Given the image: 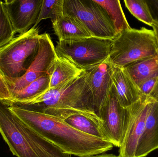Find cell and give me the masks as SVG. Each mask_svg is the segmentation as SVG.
Wrapping results in <instances>:
<instances>
[{
  "label": "cell",
  "instance_id": "9c48e42d",
  "mask_svg": "<svg viewBox=\"0 0 158 157\" xmlns=\"http://www.w3.org/2000/svg\"><path fill=\"white\" fill-rule=\"evenodd\" d=\"M131 117L130 108L121 106L112 85L99 112L102 129L107 141L120 147L126 133Z\"/></svg>",
  "mask_w": 158,
  "mask_h": 157
},
{
  "label": "cell",
  "instance_id": "603a6c76",
  "mask_svg": "<svg viewBox=\"0 0 158 157\" xmlns=\"http://www.w3.org/2000/svg\"><path fill=\"white\" fill-rule=\"evenodd\" d=\"M15 33L5 4L0 1V49L14 38Z\"/></svg>",
  "mask_w": 158,
  "mask_h": 157
},
{
  "label": "cell",
  "instance_id": "6da1fadb",
  "mask_svg": "<svg viewBox=\"0 0 158 157\" xmlns=\"http://www.w3.org/2000/svg\"><path fill=\"white\" fill-rule=\"evenodd\" d=\"M9 109L22 122L69 155L92 157L113 148L108 141L81 132L63 120L43 112L12 104Z\"/></svg>",
  "mask_w": 158,
  "mask_h": 157
},
{
  "label": "cell",
  "instance_id": "5b68a950",
  "mask_svg": "<svg viewBox=\"0 0 158 157\" xmlns=\"http://www.w3.org/2000/svg\"><path fill=\"white\" fill-rule=\"evenodd\" d=\"M39 29L32 27L0 49V72L5 77H22L31 65L39 49Z\"/></svg>",
  "mask_w": 158,
  "mask_h": 157
},
{
  "label": "cell",
  "instance_id": "7a4b0ae2",
  "mask_svg": "<svg viewBox=\"0 0 158 157\" xmlns=\"http://www.w3.org/2000/svg\"><path fill=\"white\" fill-rule=\"evenodd\" d=\"M0 133L17 157H72L26 125L0 101Z\"/></svg>",
  "mask_w": 158,
  "mask_h": 157
},
{
  "label": "cell",
  "instance_id": "cb8c5ba5",
  "mask_svg": "<svg viewBox=\"0 0 158 157\" xmlns=\"http://www.w3.org/2000/svg\"><path fill=\"white\" fill-rule=\"evenodd\" d=\"M158 77H153L145 80L138 86L140 93V99H146L149 98L150 94L156 84Z\"/></svg>",
  "mask_w": 158,
  "mask_h": 157
},
{
  "label": "cell",
  "instance_id": "52a82bcc",
  "mask_svg": "<svg viewBox=\"0 0 158 157\" xmlns=\"http://www.w3.org/2000/svg\"><path fill=\"white\" fill-rule=\"evenodd\" d=\"M64 13L76 18L93 37L113 40L117 36L107 14L94 0H64Z\"/></svg>",
  "mask_w": 158,
  "mask_h": 157
},
{
  "label": "cell",
  "instance_id": "7402d4cb",
  "mask_svg": "<svg viewBox=\"0 0 158 157\" xmlns=\"http://www.w3.org/2000/svg\"><path fill=\"white\" fill-rule=\"evenodd\" d=\"M64 0H43L40 11L34 27L42 20L50 18L52 23L64 14Z\"/></svg>",
  "mask_w": 158,
  "mask_h": 157
},
{
  "label": "cell",
  "instance_id": "ba28073f",
  "mask_svg": "<svg viewBox=\"0 0 158 157\" xmlns=\"http://www.w3.org/2000/svg\"><path fill=\"white\" fill-rule=\"evenodd\" d=\"M38 53L31 65L22 77L12 79L5 77L12 97L40 77L50 74L57 57L55 47L49 34H40Z\"/></svg>",
  "mask_w": 158,
  "mask_h": 157
},
{
  "label": "cell",
  "instance_id": "4316f807",
  "mask_svg": "<svg viewBox=\"0 0 158 157\" xmlns=\"http://www.w3.org/2000/svg\"><path fill=\"white\" fill-rule=\"evenodd\" d=\"M152 27L153 28V30L156 34L158 44V25L156 23V21ZM149 98H152L154 100L158 101V80L150 94Z\"/></svg>",
  "mask_w": 158,
  "mask_h": 157
},
{
  "label": "cell",
  "instance_id": "ffe728a7",
  "mask_svg": "<svg viewBox=\"0 0 158 157\" xmlns=\"http://www.w3.org/2000/svg\"><path fill=\"white\" fill-rule=\"evenodd\" d=\"M106 11L112 22L117 35L131 28L119 0H94Z\"/></svg>",
  "mask_w": 158,
  "mask_h": 157
},
{
  "label": "cell",
  "instance_id": "5bb4252c",
  "mask_svg": "<svg viewBox=\"0 0 158 157\" xmlns=\"http://www.w3.org/2000/svg\"><path fill=\"white\" fill-rule=\"evenodd\" d=\"M111 78L121 106L128 108L140 100L138 87L124 68L112 65Z\"/></svg>",
  "mask_w": 158,
  "mask_h": 157
},
{
  "label": "cell",
  "instance_id": "8fae6325",
  "mask_svg": "<svg viewBox=\"0 0 158 157\" xmlns=\"http://www.w3.org/2000/svg\"><path fill=\"white\" fill-rule=\"evenodd\" d=\"M40 112L61 119L84 133L107 141L102 129V120L95 113L73 108H47Z\"/></svg>",
  "mask_w": 158,
  "mask_h": 157
},
{
  "label": "cell",
  "instance_id": "484cf974",
  "mask_svg": "<svg viewBox=\"0 0 158 157\" xmlns=\"http://www.w3.org/2000/svg\"><path fill=\"white\" fill-rule=\"evenodd\" d=\"M152 17L158 25V0H148Z\"/></svg>",
  "mask_w": 158,
  "mask_h": 157
},
{
  "label": "cell",
  "instance_id": "83f0119b",
  "mask_svg": "<svg viewBox=\"0 0 158 157\" xmlns=\"http://www.w3.org/2000/svg\"><path fill=\"white\" fill-rule=\"evenodd\" d=\"M92 157H119L118 156H116L113 154H103L97 155Z\"/></svg>",
  "mask_w": 158,
  "mask_h": 157
},
{
  "label": "cell",
  "instance_id": "277c9868",
  "mask_svg": "<svg viewBox=\"0 0 158 157\" xmlns=\"http://www.w3.org/2000/svg\"><path fill=\"white\" fill-rule=\"evenodd\" d=\"M158 55V44L154 30L131 28L113 40L106 61L114 66L125 68L135 63Z\"/></svg>",
  "mask_w": 158,
  "mask_h": 157
},
{
  "label": "cell",
  "instance_id": "e0dca14e",
  "mask_svg": "<svg viewBox=\"0 0 158 157\" xmlns=\"http://www.w3.org/2000/svg\"><path fill=\"white\" fill-rule=\"evenodd\" d=\"M84 70L68 60L57 56L50 72V88L57 87L81 75Z\"/></svg>",
  "mask_w": 158,
  "mask_h": 157
},
{
  "label": "cell",
  "instance_id": "44dd1931",
  "mask_svg": "<svg viewBox=\"0 0 158 157\" xmlns=\"http://www.w3.org/2000/svg\"><path fill=\"white\" fill-rule=\"evenodd\" d=\"M124 2L129 12L139 21L151 27L155 24L147 1L124 0Z\"/></svg>",
  "mask_w": 158,
  "mask_h": 157
},
{
  "label": "cell",
  "instance_id": "3957f363",
  "mask_svg": "<svg viewBox=\"0 0 158 157\" xmlns=\"http://www.w3.org/2000/svg\"><path fill=\"white\" fill-rule=\"evenodd\" d=\"M18 105L38 112L47 108H73L95 113L85 71L76 78L49 89L28 103Z\"/></svg>",
  "mask_w": 158,
  "mask_h": 157
},
{
  "label": "cell",
  "instance_id": "d6986e66",
  "mask_svg": "<svg viewBox=\"0 0 158 157\" xmlns=\"http://www.w3.org/2000/svg\"><path fill=\"white\" fill-rule=\"evenodd\" d=\"M50 75L40 77L14 95L12 97V104L24 105L28 103L48 91L50 88Z\"/></svg>",
  "mask_w": 158,
  "mask_h": 157
},
{
  "label": "cell",
  "instance_id": "d4e9b609",
  "mask_svg": "<svg viewBox=\"0 0 158 157\" xmlns=\"http://www.w3.org/2000/svg\"><path fill=\"white\" fill-rule=\"evenodd\" d=\"M0 101L9 106L12 104L11 95L3 75L0 72Z\"/></svg>",
  "mask_w": 158,
  "mask_h": 157
},
{
  "label": "cell",
  "instance_id": "8992f818",
  "mask_svg": "<svg viewBox=\"0 0 158 157\" xmlns=\"http://www.w3.org/2000/svg\"><path fill=\"white\" fill-rule=\"evenodd\" d=\"M112 43V40L94 37L59 41L55 50L57 56L86 71L107 61Z\"/></svg>",
  "mask_w": 158,
  "mask_h": 157
},
{
  "label": "cell",
  "instance_id": "7c38bea8",
  "mask_svg": "<svg viewBox=\"0 0 158 157\" xmlns=\"http://www.w3.org/2000/svg\"><path fill=\"white\" fill-rule=\"evenodd\" d=\"M43 0H6L4 2L16 33H26L35 25Z\"/></svg>",
  "mask_w": 158,
  "mask_h": 157
},
{
  "label": "cell",
  "instance_id": "ac0fdd59",
  "mask_svg": "<svg viewBox=\"0 0 158 157\" xmlns=\"http://www.w3.org/2000/svg\"><path fill=\"white\" fill-rule=\"evenodd\" d=\"M123 68L138 87L145 80L158 77V55L135 63Z\"/></svg>",
  "mask_w": 158,
  "mask_h": 157
},
{
  "label": "cell",
  "instance_id": "4fadbf2b",
  "mask_svg": "<svg viewBox=\"0 0 158 157\" xmlns=\"http://www.w3.org/2000/svg\"><path fill=\"white\" fill-rule=\"evenodd\" d=\"M85 72L93 96L94 110L99 117L100 109L112 86V65L106 61Z\"/></svg>",
  "mask_w": 158,
  "mask_h": 157
},
{
  "label": "cell",
  "instance_id": "30bf717a",
  "mask_svg": "<svg viewBox=\"0 0 158 157\" xmlns=\"http://www.w3.org/2000/svg\"><path fill=\"white\" fill-rule=\"evenodd\" d=\"M153 99H140L130 107L131 117L122 144L119 157H135L137 145L143 132L147 116Z\"/></svg>",
  "mask_w": 158,
  "mask_h": 157
},
{
  "label": "cell",
  "instance_id": "2e32d148",
  "mask_svg": "<svg viewBox=\"0 0 158 157\" xmlns=\"http://www.w3.org/2000/svg\"><path fill=\"white\" fill-rule=\"evenodd\" d=\"M52 24L59 41L74 40L93 37L79 20L68 14L64 13Z\"/></svg>",
  "mask_w": 158,
  "mask_h": 157
},
{
  "label": "cell",
  "instance_id": "9a60e30c",
  "mask_svg": "<svg viewBox=\"0 0 158 157\" xmlns=\"http://www.w3.org/2000/svg\"><path fill=\"white\" fill-rule=\"evenodd\" d=\"M158 149V101L152 99L135 157H145Z\"/></svg>",
  "mask_w": 158,
  "mask_h": 157
}]
</instances>
